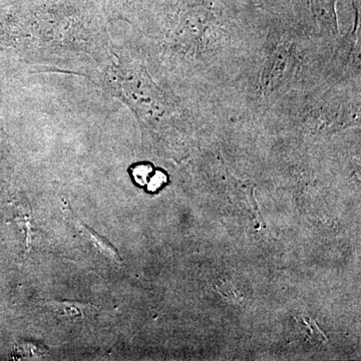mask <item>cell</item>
<instances>
[{"instance_id":"cell-8","label":"cell","mask_w":361,"mask_h":361,"mask_svg":"<svg viewBox=\"0 0 361 361\" xmlns=\"http://www.w3.org/2000/svg\"><path fill=\"white\" fill-rule=\"evenodd\" d=\"M152 172V168L148 165H140L133 169V176H134L135 180H137V184L144 185L148 182V178L149 173Z\"/></svg>"},{"instance_id":"cell-5","label":"cell","mask_w":361,"mask_h":361,"mask_svg":"<svg viewBox=\"0 0 361 361\" xmlns=\"http://www.w3.org/2000/svg\"><path fill=\"white\" fill-rule=\"evenodd\" d=\"M338 0H306L318 30L336 35L338 32L336 6Z\"/></svg>"},{"instance_id":"cell-4","label":"cell","mask_w":361,"mask_h":361,"mask_svg":"<svg viewBox=\"0 0 361 361\" xmlns=\"http://www.w3.org/2000/svg\"><path fill=\"white\" fill-rule=\"evenodd\" d=\"M39 307L49 311L59 320L68 322H90L99 313V307L92 303L73 300H40Z\"/></svg>"},{"instance_id":"cell-1","label":"cell","mask_w":361,"mask_h":361,"mask_svg":"<svg viewBox=\"0 0 361 361\" xmlns=\"http://www.w3.org/2000/svg\"><path fill=\"white\" fill-rule=\"evenodd\" d=\"M265 51L261 52L256 75H253V97L269 106L277 97L293 89L297 78L306 66V47L301 37L293 32H272Z\"/></svg>"},{"instance_id":"cell-6","label":"cell","mask_w":361,"mask_h":361,"mask_svg":"<svg viewBox=\"0 0 361 361\" xmlns=\"http://www.w3.org/2000/svg\"><path fill=\"white\" fill-rule=\"evenodd\" d=\"M13 222L20 228L21 233L25 236L26 249H30L32 245L33 223L32 209L27 202H16L13 203Z\"/></svg>"},{"instance_id":"cell-9","label":"cell","mask_w":361,"mask_h":361,"mask_svg":"<svg viewBox=\"0 0 361 361\" xmlns=\"http://www.w3.org/2000/svg\"><path fill=\"white\" fill-rule=\"evenodd\" d=\"M166 182V176L161 172H158L148 183L149 191H156L159 188L163 186Z\"/></svg>"},{"instance_id":"cell-3","label":"cell","mask_w":361,"mask_h":361,"mask_svg":"<svg viewBox=\"0 0 361 361\" xmlns=\"http://www.w3.org/2000/svg\"><path fill=\"white\" fill-rule=\"evenodd\" d=\"M63 212L68 224L78 233V236L84 240L87 245L94 248V250L99 252L102 256L109 259L111 262L116 263V264H122V258H121L116 247L111 245L108 240L97 234L92 228L87 227L84 222H82V220L73 212L70 205L66 202L63 203Z\"/></svg>"},{"instance_id":"cell-7","label":"cell","mask_w":361,"mask_h":361,"mask_svg":"<svg viewBox=\"0 0 361 361\" xmlns=\"http://www.w3.org/2000/svg\"><path fill=\"white\" fill-rule=\"evenodd\" d=\"M16 356L20 360H40L47 355V349L32 342H23L16 348Z\"/></svg>"},{"instance_id":"cell-2","label":"cell","mask_w":361,"mask_h":361,"mask_svg":"<svg viewBox=\"0 0 361 361\" xmlns=\"http://www.w3.org/2000/svg\"><path fill=\"white\" fill-rule=\"evenodd\" d=\"M110 73L108 80L111 89L116 90V96L129 104L140 122L147 127H157L174 121L177 116H184L163 90L154 84L141 63H122Z\"/></svg>"}]
</instances>
